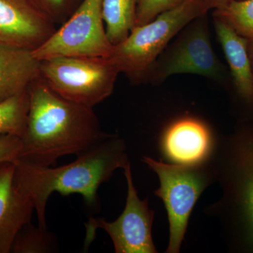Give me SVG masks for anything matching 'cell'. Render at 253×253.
Here are the masks:
<instances>
[{"instance_id":"cell-6","label":"cell","mask_w":253,"mask_h":253,"mask_svg":"<svg viewBox=\"0 0 253 253\" xmlns=\"http://www.w3.org/2000/svg\"><path fill=\"white\" fill-rule=\"evenodd\" d=\"M119 69L110 56H59L40 61V78L65 99L94 108L112 94Z\"/></svg>"},{"instance_id":"cell-9","label":"cell","mask_w":253,"mask_h":253,"mask_svg":"<svg viewBox=\"0 0 253 253\" xmlns=\"http://www.w3.org/2000/svg\"><path fill=\"white\" fill-rule=\"evenodd\" d=\"M127 184L126 207L116 220L106 221L103 217H90L84 223L86 235L84 248L87 250L96 238L97 229L109 234L116 253H156L153 241L152 226L154 211L148 199L141 200L133 183L130 163L123 168Z\"/></svg>"},{"instance_id":"cell-8","label":"cell","mask_w":253,"mask_h":253,"mask_svg":"<svg viewBox=\"0 0 253 253\" xmlns=\"http://www.w3.org/2000/svg\"><path fill=\"white\" fill-rule=\"evenodd\" d=\"M104 0H83L78 9L39 47L38 61L59 56H110L113 45L103 17Z\"/></svg>"},{"instance_id":"cell-13","label":"cell","mask_w":253,"mask_h":253,"mask_svg":"<svg viewBox=\"0 0 253 253\" xmlns=\"http://www.w3.org/2000/svg\"><path fill=\"white\" fill-rule=\"evenodd\" d=\"M213 19L238 99L249 111H253V68L248 41L219 18L213 17Z\"/></svg>"},{"instance_id":"cell-18","label":"cell","mask_w":253,"mask_h":253,"mask_svg":"<svg viewBox=\"0 0 253 253\" xmlns=\"http://www.w3.org/2000/svg\"><path fill=\"white\" fill-rule=\"evenodd\" d=\"M59 249L54 234L41 226L25 224L16 234L11 253H48L56 252Z\"/></svg>"},{"instance_id":"cell-12","label":"cell","mask_w":253,"mask_h":253,"mask_svg":"<svg viewBox=\"0 0 253 253\" xmlns=\"http://www.w3.org/2000/svg\"><path fill=\"white\" fill-rule=\"evenodd\" d=\"M14 163L0 164V253H11L16 234L31 221V200L16 184Z\"/></svg>"},{"instance_id":"cell-19","label":"cell","mask_w":253,"mask_h":253,"mask_svg":"<svg viewBox=\"0 0 253 253\" xmlns=\"http://www.w3.org/2000/svg\"><path fill=\"white\" fill-rule=\"evenodd\" d=\"M55 24L62 25L78 9L83 0H33Z\"/></svg>"},{"instance_id":"cell-1","label":"cell","mask_w":253,"mask_h":253,"mask_svg":"<svg viewBox=\"0 0 253 253\" xmlns=\"http://www.w3.org/2000/svg\"><path fill=\"white\" fill-rule=\"evenodd\" d=\"M27 126L18 158L41 166H53L58 159L81 154L111 134L101 129L93 108L60 96L38 77L28 89Z\"/></svg>"},{"instance_id":"cell-11","label":"cell","mask_w":253,"mask_h":253,"mask_svg":"<svg viewBox=\"0 0 253 253\" xmlns=\"http://www.w3.org/2000/svg\"><path fill=\"white\" fill-rule=\"evenodd\" d=\"M220 139L202 121L184 117L171 123L161 134L159 149L165 162L196 164L211 161Z\"/></svg>"},{"instance_id":"cell-16","label":"cell","mask_w":253,"mask_h":253,"mask_svg":"<svg viewBox=\"0 0 253 253\" xmlns=\"http://www.w3.org/2000/svg\"><path fill=\"white\" fill-rule=\"evenodd\" d=\"M213 17L230 26L249 42H253V0H234L214 9Z\"/></svg>"},{"instance_id":"cell-17","label":"cell","mask_w":253,"mask_h":253,"mask_svg":"<svg viewBox=\"0 0 253 253\" xmlns=\"http://www.w3.org/2000/svg\"><path fill=\"white\" fill-rule=\"evenodd\" d=\"M29 106L28 90L0 103V136L14 134L22 137L27 126Z\"/></svg>"},{"instance_id":"cell-5","label":"cell","mask_w":253,"mask_h":253,"mask_svg":"<svg viewBox=\"0 0 253 253\" xmlns=\"http://www.w3.org/2000/svg\"><path fill=\"white\" fill-rule=\"evenodd\" d=\"M142 161L159 178L160 187L154 194L162 200L168 213L169 234L166 253H179L195 205L205 190L216 182L212 159L174 164L144 156Z\"/></svg>"},{"instance_id":"cell-10","label":"cell","mask_w":253,"mask_h":253,"mask_svg":"<svg viewBox=\"0 0 253 253\" xmlns=\"http://www.w3.org/2000/svg\"><path fill=\"white\" fill-rule=\"evenodd\" d=\"M56 29L33 0H0V44L33 51Z\"/></svg>"},{"instance_id":"cell-21","label":"cell","mask_w":253,"mask_h":253,"mask_svg":"<svg viewBox=\"0 0 253 253\" xmlns=\"http://www.w3.org/2000/svg\"><path fill=\"white\" fill-rule=\"evenodd\" d=\"M21 138L14 134L0 136V164L14 162L21 153Z\"/></svg>"},{"instance_id":"cell-14","label":"cell","mask_w":253,"mask_h":253,"mask_svg":"<svg viewBox=\"0 0 253 253\" xmlns=\"http://www.w3.org/2000/svg\"><path fill=\"white\" fill-rule=\"evenodd\" d=\"M32 50L0 44V103L27 91L40 76Z\"/></svg>"},{"instance_id":"cell-22","label":"cell","mask_w":253,"mask_h":253,"mask_svg":"<svg viewBox=\"0 0 253 253\" xmlns=\"http://www.w3.org/2000/svg\"><path fill=\"white\" fill-rule=\"evenodd\" d=\"M209 2L211 3V6H212V10L217 9L219 6L221 5L226 4V3L229 2V1H234V0H208Z\"/></svg>"},{"instance_id":"cell-2","label":"cell","mask_w":253,"mask_h":253,"mask_svg":"<svg viewBox=\"0 0 253 253\" xmlns=\"http://www.w3.org/2000/svg\"><path fill=\"white\" fill-rule=\"evenodd\" d=\"M13 163L16 184L33 202L38 226L47 229L46 203L53 193L81 194L89 206H96L99 186L111 179L116 169H123L130 162L124 139L111 134L78 154L76 161L61 167L38 166L20 158Z\"/></svg>"},{"instance_id":"cell-20","label":"cell","mask_w":253,"mask_h":253,"mask_svg":"<svg viewBox=\"0 0 253 253\" xmlns=\"http://www.w3.org/2000/svg\"><path fill=\"white\" fill-rule=\"evenodd\" d=\"M184 0H139L136 26L147 24L163 12L179 6Z\"/></svg>"},{"instance_id":"cell-15","label":"cell","mask_w":253,"mask_h":253,"mask_svg":"<svg viewBox=\"0 0 253 253\" xmlns=\"http://www.w3.org/2000/svg\"><path fill=\"white\" fill-rule=\"evenodd\" d=\"M139 0H104L103 17L106 33L113 46L122 42L136 27Z\"/></svg>"},{"instance_id":"cell-3","label":"cell","mask_w":253,"mask_h":253,"mask_svg":"<svg viewBox=\"0 0 253 253\" xmlns=\"http://www.w3.org/2000/svg\"><path fill=\"white\" fill-rule=\"evenodd\" d=\"M220 199L208 208L219 217L228 246L253 253V123L241 121L219 140L212 158Z\"/></svg>"},{"instance_id":"cell-23","label":"cell","mask_w":253,"mask_h":253,"mask_svg":"<svg viewBox=\"0 0 253 253\" xmlns=\"http://www.w3.org/2000/svg\"><path fill=\"white\" fill-rule=\"evenodd\" d=\"M248 48H249V53L250 58H251V63L253 68V42H248Z\"/></svg>"},{"instance_id":"cell-7","label":"cell","mask_w":253,"mask_h":253,"mask_svg":"<svg viewBox=\"0 0 253 253\" xmlns=\"http://www.w3.org/2000/svg\"><path fill=\"white\" fill-rule=\"evenodd\" d=\"M207 16L195 18L174 37L153 63L147 81L159 84L174 75L194 74L225 82L226 68L213 49Z\"/></svg>"},{"instance_id":"cell-4","label":"cell","mask_w":253,"mask_h":253,"mask_svg":"<svg viewBox=\"0 0 253 253\" xmlns=\"http://www.w3.org/2000/svg\"><path fill=\"white\" fill-rule=\"evenodd\" d=\"M212 10L208 0H184L147 24L136 26L110 57L121 73L134 83H146L158 55L188 23Z\"/></svg>"}]
</instances>
